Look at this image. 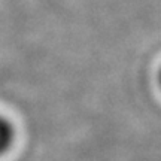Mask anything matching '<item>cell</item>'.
Listing matches in <instances>:
<instances>
[{"label":"cell","instance_id":"2","mask_svg":"<svg viewBox=\"0 0 161 161\" xmlns=\"http://www.w3.org/2000/svg\"><path fill=\"white\" fill-rule=\"evenodd\" d=\"M160 85H161V70H160Z\"/></svg>","mask_w":161,"mask_h":161},{"label":"cell","instance_id":"1","mask_svg":"<svg viewBox=\"0 0 161 161\" xmlns=\"http://www.w3.org/2000/svg\"><path fill=\"white\" fill-rule=\"evenodd\" d=\"M12 142H14V128L3 116H0V155L11 148Z\"/></svg>","mask_w":161,"mask_h":161}]
</instances>
